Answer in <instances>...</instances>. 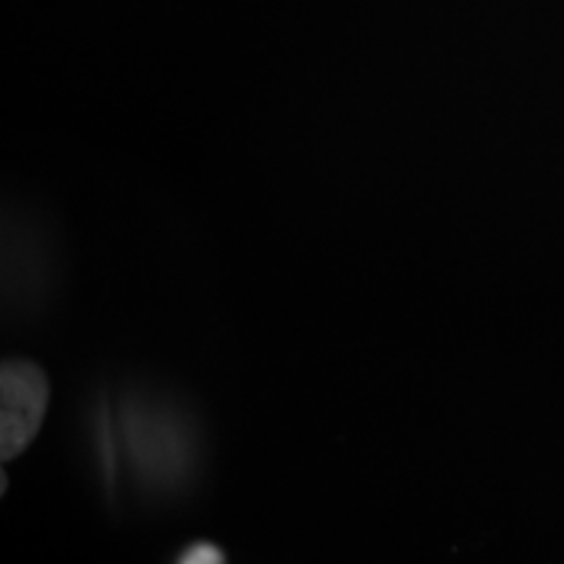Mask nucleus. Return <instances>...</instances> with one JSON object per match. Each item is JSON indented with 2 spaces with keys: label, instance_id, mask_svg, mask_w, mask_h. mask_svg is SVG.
I'll list each match as a JSON object with an SVG mask.
<instances>
[{
  "label": "nucleus",
  "instance_id": "obj_1",
  "mask_svg": "<svg viewBox=\"0 0 564 564\" xmlns=\"http://www.w3.org/2000/svg\"><path fill=\"white\" fill-rule=\"evenodd\" d=\"M51 384L30 361H6L0 369V457L11 460L30 447L47 411Z\"/></svg>",
  "mask_w": 564,
  "mask_h": 564
},
{
  "label": "nucleus",
  "instance_id": "obj_2",
  "mask_svg": "<svg viewBox=\"0 0 564 564\" xmlns=\"http://www.w3.org/2000/svg\"><path fill=\"white\" fill-rule=\"evenodd\" d=\"M178 560L186 562V564H207V562H223L225 556H223V552L217 546L204 544V541H199V544L188 546L186 552L178 556Z\"/></svg>",
  "mask_w": 564,
  "mask_h": 564
}]
</instances>
